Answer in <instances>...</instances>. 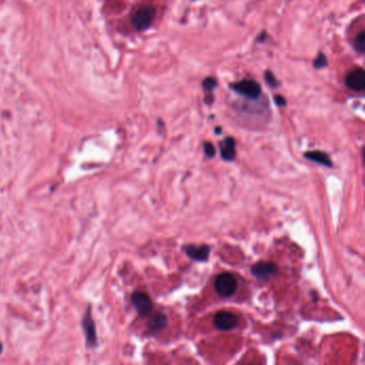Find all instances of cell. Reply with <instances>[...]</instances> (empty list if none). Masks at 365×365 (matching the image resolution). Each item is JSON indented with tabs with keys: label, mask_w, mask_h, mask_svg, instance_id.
Returning a JSON list of instances; mask_svg holds the SVG:
<instances>
[{
	"label": "cell",
	"mask_w": 365,
	"mask_h": 365,
	"mask_svg": "<svg viewBox=\"0 0 365 365\" xmlns=\"http://www.w3.org/2000/svg\"><path fill=\"white\" fill-rule=\"evenodd\" d=\"M363 155H364V160H365V150H364V153H363Z\"/></svg>",
	"instance_id": "cell-20"
},
{
	"label": "cell",
	"mask_w": 365,
	"mask_h": 365,
	"mask_svg": "<svg viewBox=\"0 0 365 365\" xmlns=\"http://www.w3.org/2000/svg\"><path fill=\"white\" fill-rule=\"evenodd\" d=\"M304 156H306V158H308L312 161L324 164V166H327V167H332L331 159H330L329 156L324 152L311 151V152H307L306 154H304Z\"/></svg>",
	"instance_id": "cell-11"
},
{
	"label": "cell",
	"mask_w": 365,
	"mask_h": 365,
	"mask_svg": "<svg viewBox=\"0 0 365 365\" xmlns=\"http://www.w3.org/2000/svg\"><path fill=\"white\" fill-rule=\"evenodd\" d=\"M156 11L152 6H143L139 8L132 17V25L136 30L142 31L147 29L155 19Z\"/></svg>",
	"instance_id": "cell-1"
},
{
	"label": "cell",
	"mask_w": 365,
	"mask_h": 365,
	"mask_svg": "<svg viewBox=\"0 0 365 365\" xmlns=\"http://www.w3.org/2000/svg\"><path fill=\"white\" fill-rule=\"evenodd\" d=\"M83 329L86 337V343L90 346H95V344H97V329H95V324L92 318L91 309H88V312H86L83 318Z\"/></svg>",
	"instance_id": "cell-8"
},
{
	"label": "cell",
	"mask_w": 365,
	"mask_h": 365,
	"mask_svg": "<svg viewBox=\"0 0 365 365\" xmlns=\"http://www.w3.org/2000/svg\"><path fill=\"white\" fill-rule=\"evenodd\" d=\"M233 89L236 92H238L241 95H245V97L249 99H257L260 93H262V89H260V85L254 81V80H241L239 82H236L233 84Z\"/></svg>",
	"instance_id": "cell-3"
},
{
	"label": "cell",
	"mask_w": 365,
	"mask_h": 365,
	"mask_svg": "<svg viewBox=\"0 0 365 365\" xmlns=\"http://www.w3.org/2000/svg\"><path fill=\"white\" fill-rule=\"evenodd\" d=\"M2 352H3V344L0 343V353H2Z\"/></svg>",
	"instance_id": "cell-19"
},
{
	"label": "cell",
	"mask_w": 365,
	"mask_h": 365,
	"mask_svg": "<svg viewBox=\"0 0 365 365\" xmlns=\"http://www.w3.org/2000/svg\"><path fill=\"white\" fill-rule=\"evenodd\" d=\"M215 290L221 297L232 296L237 290V281L235 277L229 272L219 275L215 281Z\"/></svg>",
	"instance_id": "cell-2"
},
{
	"label": "cell",
	"mask_w": 365,
	"mask_h": 365,
	"mask_svg": "<svg viewBox=\"0 0 365 365\" xmlns=\"http://www.w3.org/2000/svg\"><path fill=\"white\" fill-rule=\"evenodd\" d=\"M204 150H205V153L207 154V156H208V157H213V156L215 155V147H214V145L212 144V143H210V142H206L205 144H204Z\"/></svg>",
	"instance_id": "cell-17"
},
{
	"label": "cell",
	"mask_w": 365,
	"mask_h": 365,
	"mask_svg": "<svg viewBox=\"0 0 365 365\" xmlns=\"http://www.w3.org/2000/svg\"><path fill=\"white\" fill-rule=\"evenodd\" d=\"M216 85H217V81L213 77H208L203 81V88L206 91H212Z\"/></svg>",
	"instance_id": "cell-15"
},
{
	"label": "cell",
	"mask_w": 365,
	"mask_h": 365,
	"mask_svg": "<svg viewBox=\"0 0 365 365\" xmlns=\"http://www.w3.org/2000/svg\"><path fill=\"white\" fill-rule=\"evenodd\" d=\"M346 84L354 91L365 90V69L354 68L346 76Z\"/></svg>",
	"instance_id": "cell-6"
},
{
	"label": "cell",
	"mask_w": 365,
	"mask_h": 365,
	"mask_svg": "<svg viewBox=\"0 0 365 365\" xmlns=\"http://www.w3.org/2000/svg\"><path fill=\"white\" fill-rule=\"evenodd\" d=\"M328 64V60L327 57L325 56V54H319L316 59L314 60V66L316 68H323L325 66H327Z\"/></svg>",
	"instance_id": "cell-14"
},
{
	"label": "cell",
	"mask_w": 365,
	"mask_h": 365,
	"mask_svg": "<svg viewBox=\"0 0 365 365\" xmlns=\"http://www.w3.org/2000/svg\"><path fill=\"white\" fill-rule=\"evenodd\" d=\"M354 48L365 54V31H361L354 39Z\"/></svg>",
	"instance_id": "cell-13"
},
{
	"label": "cell",
	"mask_w": 365,
	"mask_h": 365,
	"mask_svg": "<svg viewBox=\"0 0 365 365\" xmlns=\"http://www.w3.org/2000/svg\"><path fill=\"white\" fill-rule=\"evenodd\" d=\"M186 252L190 257H193L197 260H205L208 257V255H210V247L189 246L186 248Z\"/></svg>",
	"instance_id": "cell-10"
},
{
	"label": "cell",
	"mask_w": 365,
	"mask_h": 365,
	"mask_svg": "<svg viewBox=\"0 0 365 365\" xmlns=\"http://www.w3.org/2000/svg\"><path fill=\"white\" fill-rule=\"evenodd\" d=\"M166 325H167V317L166 315L162 314V313H157V314H155L151 320V326L155 331H158V330L164 328Z\"/></svg>",
	"instance_id": "cell-12"
},
{
	"label": "cell",
	"mask_w": 365,
	"mask_h": 365,
	"mask_svg": "<svg viewBox=\"0 0 365 365\" xmlns=\"http://www.w3.org/2000/svg\"><path fill=\"white\" fill-rule=\"evenodd\" d=\"M238 317L228 311H220L214 318L215 326L220 330H231L238 325Z\"/></svg>",
	"instance_id": "cell-4"
},
{
	"label": "cell",
	"mask_w": 365,
	"mask_h": 365,
	"mask_svg": "<svg viewBox=\"0 0 365 365\" xmlns=\"http://www.w3.org/2000/svg\"><path fill=\"white\" fill-rule=\"evenodd\" d=\"M276 103L279 106H285L286 105V101L284 100V98L280 97V95H277V97H276Z\"/></svg>",
	"instance_id": "cell-18"
},
{
	"label": "cell",
	"mask_w": 365,
	"mask_h": 365,
	"mask_svg": "<svg viewBox=\"0 0 365 365\" xmlns=\"http://www.w3.org/2000/svg\"><path fill=\"white\" fill-rule=\"evenodd\" d=\"M132 301L134 306L139 313V315L145 316L150 314L152 309H153V302L150 296H147L145 293L137 292L132 296Z\"/></svg>",
	"instance_id": "cell-5"
},
{
	"label": "cell",
	"mask_w": 365,
	"mask_h": 365,
	"mask_svg": "<svg viewBox=\"0 0 365 365\" xmlns=\"http://www.w3.org/2000/svg\"><path fill=\"white\" fill-rule=\"evenodd\" d=\"M251 270L258 279H268L277 273L278 267L271 262H259L252 267Z\"/></svg>",
	"instance_id": "cell-7"
},
{
	"label": "cell",
	"mask_w": 365,
	"mask_h": 365,
	"mask_svg": "<svg viewBox=\"0 0 365 365\" xmlns=\"http://www.w3.org/2000/svg\"><path fill=\"white\" fill-rule=\"evenodd\" d=\"M265 78H266L267 82H268L269 84H270V85H272V86H277V85H278V81H277L276 77L273 76V74H272L271 72L267 71V72L265 73Z\"/></svg>",
	"instance_id": "cell-16"
},
{
	"label": "cell",
	"mask_w": 365,
	"mask_h": 365,
	"mask_svg": "<svg viewBox=\"0 0 365 365\" xmlns=\"http://www.w3.org/2000/svg\"><path fill=\"white\" fill-rule=\"evenodd\" d=\"M221 156L224 160L231 161L236 156V149H235V140L233 138H228L224 140L221 146Z\"/></svg>",
	"instance_id": "cell-9"
}]
</instances>
